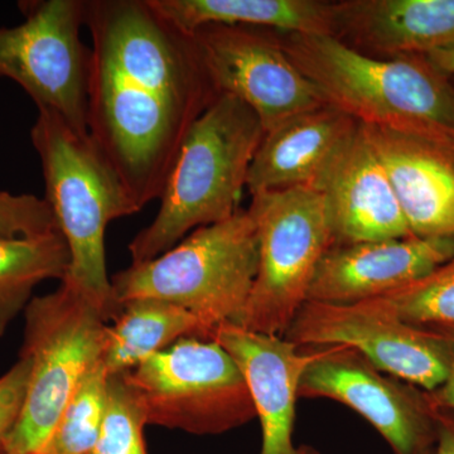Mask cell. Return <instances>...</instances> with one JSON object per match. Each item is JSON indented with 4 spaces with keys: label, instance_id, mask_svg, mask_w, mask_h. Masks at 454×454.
<instances>
[{
    "label": "cell",
    "instance_id": "5b68a950",
    "mask_svg": "<svg viewBox=\"0 0 454 454\" xmlns=\"http://www.w3.org/2000/svg\"><path fill=\"white\" fill-rule=\"evenodd\" d=\"M256 273V227L249 211L240 208L110 280L119 306L134 300L167 301L195 315L214 336L220 325H240Z\"/></svg>",
    "mask_w": 454,
    "mask_h": 454
},
{
    "label": "cell",
    "instance_id": "52a82bcc",
    "mask_svg": "<svg viewBox=\"0 0 454 454\" xmlns=\"http://www.w3.org/2000/svg\"><path fill=\"white\" fill-rule=\"evenodd\" d=\"M258 273L239 327L284 336L309 298L319 260L333 247L324 196L312 187L254 193Z\"/></svg>",
    "mask_w": 454,
    "mask_h": 454
},
{
    "label": "cell",
    "instance_id": "ac0fdd59",
    "mask_svg": "<svg viewBox=\"0 0 454 454\" xmlns=\"http://www.w3.org/2000/svg\"><path fill=\"white\" fill-rule=\"evenodd\" d=\"M334 35L387 55H428L454 41V0H348L334 3Z\"/></svg>",
    "mask_w": 454,
    "mask_h": 454
},
{
    "label": "cell",
    "instance_id": "83f0119b",
    "mask_svg": "<svg viewBox=\"0 0 454 454\" xmlns=\"http://www.w3.org/2000/svg\"><path fill=\"white\" fill-rule=\"evenodd\" d=\"M439 330L444 331L452 340V360H450V372H448L446 380L439 389L433 391L432 395L441 408L454 411V327L439 328Z\"/></svg>",
    "mask_w": 454,
    "mask_h": 454
},
{
    "label": "cell",
    "instance_id": "8fae6325",
    "mask_svg": "<svg viewBox=\"0 0 454 454\" xmlns=\"http://www.w3.org/2000/svg\"><path fill=\"white\" fill-rule=\"evenodd\" d=\"M298 397L348 406L395 454H423L434 448L439 406L432 393L382 372L355 349L315 348L301 373Z\"/></svg>",
    "mask_w": 454,
    "mask_h": 454
},
{
    "label": "cell",
    "instance_id": "7c38bea8",
    "mask_svg": "<svg viewBox=\"0 0 454 454\" xmlns=\"http://www.w3.org/2000/svg\"><path fill=\"white\" fill-rule=\"evenodd\" d=\"M190 37L215 92L243 101L258 115L264 133L327 106L279 42L253 27L207 26Z\"/></svg>",
    "mask_w": 454,
    "mask_h": 454
},
{
    "label": "cell",
    "instance_id": "4dcf8cb0",
    "mask_svg": "<svg viewBox=\"0 0 454 454\" xmlns=\"http://www.w3.org/2000/svg\"><path fill=\"white\" fill-rule=\"evenodd\" d=\"M0 454H7V453L3 452V450H2V452H0Z\"/></svg>",
    "mask_w": 454,
    "mask_h": 454
},
{
    "label": "cell",
    "instance_id": "d6986e66",
    "mask_svg": "<svg viewBox=\"0 0 454 454\" xmlns=\"http://www.w3.org/2000/svg\"><path fill=\"white\" fill-rule=\"evenodd\" d=\"M184 35L207 26L268 27L334 35V3L318 0H149Z\"/></svg>",
    "mask_w": 454,
    "mask_h": 454
},
{
    "label": "cell",
    "instance_id": "4fadbf2b",
    "mask_svg": "<svg viewBox=\"0 0 454 454\" xmlns=\"http://www.w3.org/2000/svg\"><path fill=\"white\" fill-rule=\"evenodd\" d=\"M454 258L453 236L333 245L310 282L307 301L351 306L422 279Z\"/></svg>",
    "mask_w": 454,
    "mask_h": 454
},
{
    "label": "cell",
    "instance_id": "f546056e",
    "mask_svg": "<svg viewBox=\"0 0 454 454\" xmlns=\"http://www.w3.org/2000/svg\"><path fill=\"white\" fill-rule=\"evenodd\" d=\"M423 454H434V448H433V450H427V452Z\"/></svg>",
    "mask_w": 454,
    "mask_h": 454
},
{
    "label": "cell",
    "instance_id": "3957f363",
    "mask_svg": "<svg viewBox=\"0 0 454 454\" xmlns=\"http://www.w3.org/2000/svg\"><path fill=\"white\" fill-rule=\"evenodd\" d=\"M278 42L325 103L360 124L454 138V83L426 56L373 59L317 33H286Z\"/></svg>",
    "mask_w": 454,
    "mask_h": 454
},
{
    "label": "cell",
    "instance_id": "7a4b0ae2",
    "mask_svg": "<svg viewBox=\"0 0 454 454\" xmlns=\"http://www.w3.org/2000/svg\"><path fill=\"white\" fill-rule=\"evenodd\" d=\"M31 139L43 170L44 201L70 250L62 282L114 321L121 307L106 271V227L137 214L139 206L90 134L74 130L59 114L40 107Z\"/></svg>",
    "mask_w": 454,
    "mask_h": 454
},
{
    "label": "cell",
    "instance_id": "ba28073f",
    "mask_svg": "<svg viewBox=\"0 0 454 454\" xmlns=\"http://www.w3.org/2000/svg\"><path fill=\"white\" fill-rule=\"evenodd\" d=\"M122 375L151 426L215 435L256 418L243 372L215 340H179Z\"/></svg>",
    "mask_w": 454,
    "mask_h": 454
},
{
    "label": "cell",
    "instance_id": "f1b7e54d",
    "mask_svg": "<svg viewBox=\"0 0 454 454\" xmlns=\"http://www.w3.org/2000/svg\"><path fill=\"white\" fill-rule=\"evenodd\" d=\"M430 64L447 76H454V41L426 55Z\"/></svg>",
    "mask_w": 454,
    "mask_h": 454
},
{
    "label": "cell",
    "instance_id": "d4e9b609",
    "mask_svg": "<svg viewBox=\"0 0 454 454\" xmlns=\"http://www.w3.org/2000/svg\"><path fill=\"white\" fill-rule=\"evenodd\" d=\"M53 231L55 217L44 199L0 191V239L35 238Z\"/></svg>",
    "mask_w": 454,
    "mask_h": 454
},
{
    "label": "cell",
    "instance_id": "2e32d148",
    "mask_svg": "<svg viewBox=\"0 0 454 454\" xmlns=\"http://www.w3.org/2000/svg\"><path fill=\"white\" fill-rule=\"evenodd\" d=\"M316 190L324 196L334 245L414 236L387 169L361 124Z\"/></svg>",
    "mask_w": 454,
    "mask_h": 454
},
{
    "label": "cell",
    "instance_id": "9a60e30c",
    "mask_svg": "<svg viewBox=\"0 0 454 454\" xmlns=\"http://www.w3.org/2000/svg\"><path fill=\"white\" fill-rule=\"evenodd\" d=\"M212 340L231 355L247 379L262 427L258 454H321L307 444L295 446L293 437L298 387L315 348H300L283 336L234 325L217 327Z\"/></svg>",
    "mask_w": 454,
    "mask_h": 454
},
{
    "label": "cell",
    "instance_id": "6da1fadb",
    "mask_svg": "<svg viewBox=\"0 0 454 454\" xmlns=\"http://www.w3.org/2000/svg\"><path fill=\"white\" fill-rule=\"evenodd\" d=\"M88 130L142 210L160 199L193 122L217 97L192 38L149 0H86Z\"/></svg>",
    "mask_w": 454,
    "mask_h": 454
},
{
    "label": "cell",
    "instance_id": "8992f818",
    "mask_svg": "<svg viewBox=\"0 0 454 454\" xmlns=\"http://www.w3.org/2000/svg\"><path fill=\"white\" fill-rule=\"evenodd\" d=\"M29 380L25 404L3 446L7 454H35L50 437L86 372L100 360L107 322L76 289L32 298L26 307Z\"/></svg>",
    "mask_w": 454,
    "mask_h": 454
},
{
    "label": "cell",
    "instance_id": "44dd1931",
    "mask_svg": "<svg viewBox=\"0 0 454 454\" xmlns=\"http://www.w3.org/2000/svg\"><path fill=\"white\" fill-rule=\"evenodd\" d=\"M70 250L61 232L35 238L0 239V337L26 309L33 289L49 279L64 280Z\"/></svg>",
    "mask_w": 454,
    "mask_h": 454
},
{
    "label": "cell",
    "instance_id": "cb8c5ba5",
    "mask_svg": "<svg viewBox=\"0 0 454 454\" xmlns=\"http://www.w3.org/2000/svg\"><path fill=\"white\" fill-rule=\"evenodd\" d=\"M142 400L124 375L109 376L106 414L90 454H146Z\"/></svg>",
    "mask_w": 454,
    "mask_h": 454
},
{
    "label": "cell",
    "instance_id": "30bf717a",
    "mask_svg": "<svg viewBox=\"0 0 454 454\" xmlns=\"http://www.w3.org/2000/svg\"><path fill=\"white\" fill-rule=\"evenodd\" d=\"M283 337L300 348L355 349L382 372L429 393L446 380L452 360L444 331L406 324L365 303L306 301Z\"/></svg>",
    "mask_w": 454,
    "mask_h": 454
},
{
    "label": "cell",
    "instance_id": "ffe728a7",
    "mask_svg": "<svg viewBox=\"0 0 454 454\" xmlns=\"http://www.w3.org/2000/svg\"><path fill=\"white\" fill-rule=\"evenodd\" d=\"M188 337L212 340V333L195 315L175 304L129 301L106 327L100 361L109 376L122 375Z\"/></svg>",
    "mask_w": 454,
    "mask_h": 454
},
{
    "label": "cell",
    "instance_id": "277c9868",
    "mask_svg": "<svg viewBox=\"0 0 454 454\" xmlns=\"http://www.w3.org/2000/svg\"><path fill=\"white\" fill-rule=\"evenodd\" d=\"M262 121L243 101L217 95L188 130L160 193L153 223L129 244L131 264L168 252L188 232L240 210Z\"/></svg>",
    "mask_w": 454,
    "mask_h": 454
},
{
    "label": "cell",
    "instance_id": "4316f807",
    "mask_svg": "<svg viewBox=\"0 0 454 454\" xmlns=\"http://www.w3.org/2000/svg\"><path fill=\"white\" fill-rule=\"evenodd\" d=\"M434 454H454V411L441 406L437 415Z\"/></svg>",
    "mask_w": 454,
    "mask_h": 454
},
{
    "label": "cell",
    "instance_id": "9c48e42d",
    "mask_svg": "<svg viewBox=\"0 0 454 454\" xmlns=\"http://www.w3.org/2000/svg\"><path fill=\"white\" fill-rule=\"evenodd\" d=\"M18 7L25 22L0 28V79L17 82L38 109L53 110L89 134L86 0H31Z\"/></svg>",
    "mask_w": 454,
    "mask_h": 454
},
{
    "label": "cell",
    "instance_id": "7402d4cb",
    "mask_svg": "<svg viewBox=\"0 0 454 454\" xmlns=\"http://www.w3.org/2000/svg\"><path fill=\"white\" fill-rule=\"evenodd\" d=\"M107 384L109 373L98 360L83 375L50 437L35 454H90L106 414Z\"/></svg>",
    "mask_w": 454,
    "mask_h": 454
},
{
    "label": "cell",
    "instance_id": "5bb4252c",
    "mask_svg": "<svg viewBox=\"0 0 454 454\" xmlns=\"http://www.w3.org/2000/svg\"><path fill=\"white\" fill-rule=\"evenodd\" d=\"M361 125L387 169L411 234L454 238L453 137Z\"/></svg>",
    "mask_w": 454,
    "mask_h": 454
},
{
    "label": "cell",
    "instance_id": "603a6c76",
    "mask_svg": "<svg viewBox=\"0 0 454 454\" xmlns=\"http://www.w3.org/2000/svg\"><path fill=\"white\" fill-rule=\"evenodd\" d=\"M372 309L427 328L454 327V258L417 282L363 301Z\"/></svg>",
    "mask_w": 454,
    "mask_h": 454
},
{
    "label": "cell",
    "instance_id": "e0dca14e",
    "mask_svg": "<svg viewBox=\"0 0 454 454\" xmlns=\"http://www.w3.org/2000/svg\"><path fill=\"white\" fill-rule=\"evenodd\" d=\"M358 125L327 104L265 131L247 175L249 192L316 188Z\"/></svg>",
    "mask_w": 454,
    "mask_h": 454
},
{
    "label": "cell",
    "instance_id": "484cf974",
    "mask_svg": "<svg viewBox=\"0 0 454 454\" xmlns=\"http://www.w3.org/2000/svg\"><path fill=\"white\" fill-rule=\"evenodd\" d=\"M28 380L29 361L25 356L0 376V452L22 411Z\"/></svg>",
    "mask_w": 454,
    "mask_h": 454
}]
</instances>
